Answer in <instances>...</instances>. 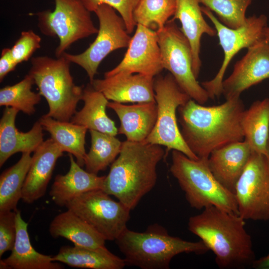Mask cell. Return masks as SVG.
Wrapping results in <instances>:
<instances>
[{
  "label": "cell",
  "mask_w": 269,
  "mask_h": 269,
  "mask_svg": "<svg viewBox=\"0 0 269 269\" xmlns=\"http://www.w3.org/2000/svg\"><path fill=\"white\" fill-rule=\"evenodd\" d=\"M215 12L223 24L233 29L239 28L246 22V12L252 0H198Z\"/></svg>",
  "instance_id": "33"
},
{
  "label": "cell",
  "mask_w": 269,
  "mask_h": 269,
  "mask_svg": "<svg viewBox=\"0 0 269 269\" xmlns=\"http://www.w3.org/2000/svg\"><path fill=\"white\" fill-rule=\"evenodd\" d=\"M240 97L204 106L190 99L178 108L182 136L199 158H208L214 150L244 139L241 119L245 111Z\"/></svg>",
  "instance_id": "1"
},
{
  "label": "cell",
  "mask_w": 269,
  "mask_h": 269,
  "mask_svg": "<svg viewBox=\"0 0 269 269\" xmlns=\"http://www.w3.org/2000/svg\"><path fill=\"white\" fill-rule=\"evenodd\" d=\"M154 78L140 74L119 73L90 84L108 100L120 103L155 102Z\"/></svg>",
  "instance_id": "16"
},
{
  "label": "cell",
  "mask_w": 269,
  "mask_h": 269,
  "mask_svg": "<svg viewBox=\"0 0 269 269\" xmlns=\"http://www.w3.org/2000/svg\"><path fill=\"white\" fill-rule=\"evenodd\" d=\"M251 267L256 269H269V254L259 259H256Z\"/></svg>",
  "instance_id": "38"
},
{
  "label": "cell",
  "mask_w": 269,
  "mask_h": 269,
  "mask_svg": "<svg viewBox=\"0 0 269 269\" xmlns=\"http://www.w3.org/2000/svg\"><path fill=\"white\" fill-rule=\"evenodd\" d=\"M49 232L54 238H64L74 246L95 248L105 246V239L86 221L73 211L57 215L51 222Z\"/></svg>",
  "instance_id": "25"
},
{
  "label": "cell",
  "mask_w": 269,
  "mask_h": 269,
  "mask_svg": "<svg viewBox=\"0 0 269 269\" xmlns=\"http://www.w3.org/2000/svg\"><path fill=\"white\" fill-rule=\"evenodd\" d=\"M82 100L84 102L82 109L76 112L71 119L73 123L85 127L89 130L116 136L118 129L115 122L106 113L108 100L90 84L84 88Z\"/></svg>",
  "instance_id": "26"
},
{
  "label": "cell",
  "mask_w": 269,
  "mask_h": 269,
  "mask_svg": "<svg viewBox=\"0 0 269 269\" xmlns=\"http://www.w3.org/2000/svg\"><path fill=\"white\" fill-rule=\"evenodd\" d=\"M65 207L86 221L106 241H115L127 228L131 211L102 189L85 192Z\"/></svg>",
  "instance_id": "12"
},
{
  "label": "cell",
  "mask_w": 269,
  "mask_h": 269,
  "mask_svg": "<svg viewBox=\"0 0 269 269\" xmlns=\"http://www.w3.org/2000/svg\"><path fill=\"white\" fill-rule=\"evenodd\" d=\"M252 152L249 144L244 140L229 143L210 153L208 158L209 167L215 178L234 193L237 182Z\"/></svg>",
  "instance_id": "19"
},
{
  "label": "cell",
  "mask_w": 269,
  "mask_h": 269,
  "mask_svg": "<svg viewBox=\"0 0 269 269\" xmlns=\"http://www.w3.org/2000/svg\"><path fill=\"white\" fill-rule=\"evenodd\" d=\"M32 161L30 153L25 152L13 165L0 176V212L15 211L21 199L23 184Z\"/></svg>",
  "instance_id": "29"
},
{
  "label": "cell",
  "mask_w": 269,
  "mask_h": 269,
  "mask_svg": "<svg viewBox=\"0 0 269 269\" xmlns=\"http://www.w3.org/2000/svg\"><path fill=\"white\" fill-rule=\"evenodd\" d=\"M162 146L145 141L122 142L118 157L105 176L102 190L131 210L154 187L156 168L165 157Z\"/></svg>",
  "instance_id": "3"
},
{
  "label": "cell",
  "mask_w": 269,
  "mask_h": 269,
  "mask_svg": "<svg viewBox=\"0 0 269 269\" xmlns=\"http://www.w3.org/2000/svg\"><path fill=\"white\" fill-rule=\"evenodd\" d=\"M156 32L163 68L169 72L191 99L204 104L209 97L194 76L191 46L180 28L172 18Z\"/></svg>",
  "instance_id": "8"
},
{
  "label": "cell",
  "mask_w": 269,
  "mask_h": 269,
  "mask_svg": "<svg viewBox=\"0 0 269 269\" xmlns=\"http://www.w3.org/2000/svg\"><path fill=\"white\" fill-rule=\"evenodd\" d=\"M94 12L99 21L97 37L89 47L81 53L62 55L86 72L90 84L94 80L101 62L112 51L128 47L132 37L128 32L125 22L116 10L107 4H101Z\"/></svg>",
  "instance_id": "10"
},
{
  "label": "cell",
  "mask_w": 269,
  "mask_h": 269,
  "mask_svg": "<svg viewBox=\"0 0 269 269\" xmlns=\"http://www.w3.org/2000/svg\"><path fill=\"white\" fill-rule=\"evenodd\" d=\"M108 107L120 120L118 134L124 135L127 140L145 141L154 127L157 119L156 102L128 105L113 101L108 103Z\"/></svg>",
  "instance_id": "20"
},
{
  "label": "cell",
  "mask_w": 269,
  "mask_h": 269,
  "mask_svg": "<svg viewBox=\"0 0 269 269\" xmlns=\"http://www.w3.org/2000/svg\"><path fill=\"white\" fill-rule=\"evenodd\" d=\"M163 69L156 31L138 24L123 59L104 77L125 73L155 77Z\"/></svg>",
  "instance_id": "14"
},
{
  "label": "cell",
  "mask_w": 269,
  "mask_h": 269,
  "mask_svg": "<svg viewBox=\"0 0 269 269\" xmlns=\"http://www.w3.org/2000/svg\"><path fill=\"white\" fill-rule=\"evenodd\" d=\"M41 37L32 30L23 31L10 48L12 58L18 64L27 61L40 47Z\"/></svg>",
  "instance_id": "35"
},
{
  "label": "cell",
  "mask_w": 269,
  "mask_h": 269,
  "mask_svg": "<svg viewBox=\"0 0 269 269\" xmlns=\"http://www.w3.org/2000/svg\"><path fill=\"white\" fill-rule=\"evenodd\" d=\"M202 12L212 21L216 31L219 45L224 52L222 65L215 76L201 83L209 98H219L222 95V82L225 72L234 56L243 48L252 46L264 39V30L267 26L268 18L264 14L247 18L245 23L233 29L223 24L208 8L201 7Z\"/></svg>",
  "instance_id": "11"
},
{
  "label": "cell",
  "mask_w": 269,
  "mask_h": 269,
  "mask_svg": "<svg viewBox=\"0 0 269 269\" xmlns=\"http://www.w3.org/2000/svg\"><path fill=\"white\" fill-rule=\"evenodd\" d=\"M244 140L252 151L266 155L269 137V98L254 102L241 119Z\"/></svg>",
  "instance_id": "28"
},
{
  "label": "cell",
  "mask_w": 269,
  "mask_h": 269,
  "mask_svg": "<svg viewBox=\"0 0 269 269\" xmlns=\"http://www.w3.org/2000/svg\"><path fill=\"white\" fill-rule=\"evenodd\" d=\"M85 7L94 12L98 6L105 4L118 11L123 19L128 32L132 33L136 24L134 19V11L140 0H81Z\"/></svg>",
  "instance_id": "34"
},
{
  "label": "cell",
  "mask_w": 269,
  "mask_h": 269,
  "mask_svg": "<svg viewBox=\"0 0 269 269\" xmlns=\"http://www.w3.org/2000/svg\"><path fill=\"white\" fill-rule=\"evenodd\" d=\"M19 111L5 107L0 120V167L17 152H34L43 142V128L36 122L27 132L19 131L15 121Z\"/></svg>",
  "instance_id": "18"
},
{
  "label": "cell",
  "mask_w": 269,
  "mask_h": 269,
  "mask_svg": "<svg viewBox=\"0 0 269 269\" xmlns=\"http://www.w3.org/2000/svg\"><path fill=\"white\" fill-rule=\"evenodd\" d=\"M17 64L12 57L10 48H5L2 50L0 58V81L10 72L13 71Z\"/></svg>",
  "instance_id": "37"
},
{
  "label": "cell",
  "mask_w": 269,
  "mask_h": 269,
  "mask_svg": "<svg viewBox=\"0 0 269 269\" xmlns=\"http://www.w3.org/2000/svg\"><path fill=\"white\" fill-rule=\"evenodd\" d=\"M16 210L0 212V257L13 248L16 235Z\"/></svg>",
  "instance_id": "36"
},
{
  "label": "cell",
  "mask_w": 269,
  "mask_h": 269,
  "mask_svg": "<svg viewBox=\"0 0 269 269\" xmlns=\"http://www.w3.org/2000/svg\"><path fill=\"white\" fill-rule=\"evenodd\" d=\"M16 235L9 256L0 260V269H62L63 266L52 260V257L39 253L31 245L27 231L28 224L20 211L16 210Z\"/></svg>",
  "instance_id": "21"
},
{
  "label": "cell",
  "mask_w": 269,
  "mask_h": 269,
  "mask_svg": "<svg viewBox=\"0 0 269 269\" xmlns=\"http://www.w3.org/2000/svg\"><path fill=\"white\" fill-rule=\"evenodd\" d=\"M34 84L33 79L27 74L16 84L1 88L0 106L14 108L28 115L33 114L41 96L39 93L31 90Z\"/></svg>",
  "instance_id": "31"
},
{
  "label": "cell",
  "mask_w": 269,
  "mask_h": 269,
  "mask_svg": "<svg viewBox=\"0 0 269 269\" xmlns=\"http://www.w3.org/2000/svg\"><path fill=\"white\" fill-rule=\"evenodd\" d=\"M115 241L126 266L141 269H167L172 259L180 254L202 255L209 251L202 241L190 242L172 236L157 224L142 232L127 228Z\"/></svg>",
  "instance_id": "4"
},
{
  "label": "cell",
  "mask_w": 269,
  "mask_h": 269,
  "mask_svg": "<svg viewBox=\"0 0 269 269\" xmlns=\"http://www.w3.org/2000/svg\"><path fill=\"white\" fill-rule=\"evenodd\" d=\"M176 8V0H140L134 11V19L136 25L159 30L174 15Z\"/></svg>",
  "instance_id": "32"
},
{
  "label": "cell",
  "mask_w": 269,
  "mask_h": 269,
  "mask_svg": "<svg viewBox=\"0 0 269 269\" xmlns=\"http://www.w3.org/2000/svg\"><path fill=\"white\" fill-rule=\"evenodd\" d=\"M63 152L51 138L43 141L34 152L22 190L24 202L31 204L44 195L56 161Z\"/></svg>",
  "instance_id": "17"
},
{
  "label": "cell",
  "mask_w": 269,
  "mask_h": 269,
  "mask_svg": "<svg viewBox=\"0 0 269 269\" xmlns=\"http://www.w3.org/2000/svg\"><path fill=\"white\" fill-rule=\"evenodd\" d=\"M188 228L214 253L220 269H244L256 260L245 220L239 215L209 206L189 218Z\"/></svg>",
  "instance_id": "2"
},
{
  "label": "cell",
  "mask_w": 269,
  "mask_h": 269,
  "mask_svg": "<svg viewBox=\"0 0 269 269\" xmlns=\"http://www.w3.org/2000/svg\"><path fill=\"white\" fill-rule=\"evenodd\" d=\"M234 193L244 219L269 220V161L266 155L252 151Z\"/></svg>",
  "instance_id": "13"
},
{
  "label": "cell",
  "mask_w": 269,
  "mask_h": 269,
  "mask_svg": "<svg viewBox=\"0 0 269 269\" xmlns=\"http://www.w3.org/2000/svg\"><path fill=\"white\" fill-rule=\"evenodd\" d=\"M54 1L53 11L44 10L34 15L38 17V27L43 34L59 38L55 55L59 57L73 43L97 34L98 29L81 0Z\"/></svg>",
  "instance_id": "9"
},
{
  "label": "cell",
  "mask_w": 269,
  "mask_h": 269,
  "mask_svg": "<svg viewBox=\"0 0 269 269\" xmlns=\"http://www.w3.org/2000/svg\"><path fill=\"white\" fill-rule=\"evenodd\" d=\"M264 39L269 43V27L266 26L264 30Z\"/></svg>",
  "instance_id": "39"
},
{
  "label": "cell",
  "mask_w": 269,
  "mask_h": 269,
  "mask_svg": "<svg viewBox=\"0 0 269 269\" xmlns=\"http://www.w3.org/2000/svg\"><path fill=\"white\" fill-rule=\"evenodd\" d=\"M31 63L28 74L48 103L49 111L45 115L59 121H70L77 112L84 90L74 82L70 62L62 55L56 58L33 57Z\"/></svg>",
  "instance_id": "6"
},
{
  "label": "cell",
  "mask_w": 269,
  "mask_h": 269,
  "mask_svg": "<svg viewBox=\"0 0 269 269\" xmlns=\"http://www.w3.org/2000/svg\"><path fill=\"white\" fill-rule=\"evenodd\" d=\"M153 89L157 119L145 141L166 147L165 157L170 150L181 152L193 159L198 158L184 141L178 125L176 111L191 98L179 86L170 73L154 78Z\"/></svg>",
  "instance_id": "7"
},
{
  "label": "cell",
  "mask_w": 269,
  "mask_h": 269,
  "mask_svg": "<svg viewBox=\"0 0 269 269\" xmlns=\"http://www.w3.org/2000/svg\"><path fill=\"white\" fill-rule=\"evenodd\" d=\"M176 0V8L172 19L180 21L181 30L190 45L193 57V71L197 79L202 65L200 57L201 37L204 34L214 36L217 34L216 31L204 18L198 0Z\"/></svg>",
  "instance_id": "22"
},
{
  "label": "cell",
  "mask_w": 269,
  "mask_h": 269,
  "mask_svg": "<svg viewBox=\"0 0 269 269\" xmlns=\"http://www.w3.org/2000/svg\"><path fill=\"white\" fill-rule=\"evenodd\" d=\"M43 130L63 152L72 154L81 166L84 165L86 154L85 138L88 129L72 122L61 121L42 116L39 120Z\"/></svg>",
  "instance_id": "27"
},
{
  "label": "cell",
  "mask_w": 269,
  "mask_h": 269,
  "mask_svg": "<svg viewBox=\"0 0 269 269\" xmlns=\"http://www.w3.org/2000/svg\"><path fill=\"white\" fill-rule=\"evenodd\" d=\"M52 260L82 269H122L126 266L124 259L113 254L105 246L95 248L63 246Z\"/></svg>",
  "instance_id": "24"
},
{
  "label": "cell",
  "mask_w": 269,
  "mask_h": 269,
  "mask_svg": "<svg viewBox=\"0 0 269 269\" xmlns=\"http://www.w3.org/2000/svg\"><path fill=\"white\" fill-rule=\"evenodd\" d=\"M266 156L269 161V137L267 146V154Z\"/></svg>",
  "instance_id": "40"
},
{
  "label": "cell",
  "mask_w": 269,
  "mask_h": 269,
  "mask_svg": "<svg viewBox=\"0 0 269 269\" xmlns=\"http://www.w3.org/2000/svg\"><path fill=\"white\" fill-rule=\"evenodd\" d=\"M69 171L64 175L55 176L49 192L53 201L61 207L85 192L102 189L105 177L84 170L75 161L72 154H69Z\"/></svg>",
  "instance_id": "23"
},
{
  "label": "cell",
  "mask_w": 269,
  "mask_h": 269,
  "mask_svg": "<svg viewBox=\"0 0 269 269\" xmlns=\"http://www.w3.org/2000/svg\"><path fill=\"white\" fill-rule=\"evenodd\" d=\"M171 156L170 172L192 208L200 210L213 206L239 215L235 194L215 178L208 158L191 159L176 150L172 151Z\"/></svg>",
  "instance_id": "5"
},
{
  "label": "cell",
  "mask_w": 269,
  "mask_h": 269,
  "mask_svg": "<svg viewBox=\"0 0 269 269\" xmlns=\"http://www.w3.org/2000/svg\"><path fill=\"white\" fill-rule=\"evenodd\" d=\"M269 79V43L263 39L248 48L237 61L231 74L222 82L226 100L240 97L251 87Z\"/></svg>",
  "instance_id": "15"
},
{
  "label": "cell",
  "mask_w": 269,
  "mask_h": 269,
  "mask_svg": "<svg viewBox=\"0 0 269 269\" xmlns=\"http://www.w3.org/2000/svg\"><path fill=\"white\" fill-rule=\"evenodd\" d=\"M91 144L86 153L84 165L86 170L97 174L105 170L116 159L122 148L121 142L115 136L89 130Z\"/></svg>",
  "instance_id": "30"
}]
</instances>
